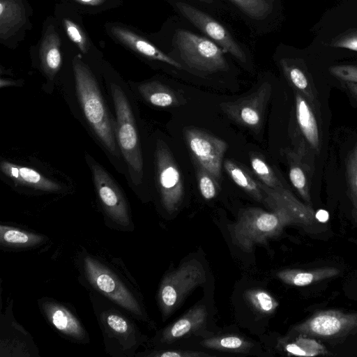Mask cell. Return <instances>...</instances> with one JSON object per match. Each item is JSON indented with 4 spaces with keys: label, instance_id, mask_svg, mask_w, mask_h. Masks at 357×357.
Segmentation results:
<instances>
[{
    "label": "cell",
    "instance_id": "obj_1",
    "mask_svg": "<svg viewBox=\"0 0 357 357\" xmlns=\"http://www.w3.org/2000/svg\"><path fill=\"white\" fill-rule=\"evenodd\" d=\"M258 182L264 195L263 202L271 211L249 207L239 212L231 236L234 243L245 252L278 236L286 226H308L316 219L313 208L301 202L283 185L271 188Z\"/></svg>",
    "mask_w": 357,
    "mask_h": 357
},
{
    "label": "cell",
    "instance_id": "obj_2",
    "mask_svg": "<svg viewBox=\"0 0 357 357\" xmlns=\"http://www.w3.org/2000/svg\"><path fill=\"white\" fill-rule=\"evenodd\" d=\"M154 43L194 75L205 77L233 71L231 56L178 15L167 20Z\"/></svg>",
    "mask_w": 357,
    "mask_h": 357
},
{
    "label": "cell",
    "instance_id": "obj_3",
    "mask_svg": "<svg viewBox=\"0 0 357 357\" xmlns=\"http://www.w3.org/2000/svg\"><path fill=\"white\" fill-rule=\"evenodd\" d=\"M75 265L77 280L88 291L104 296L137 321H149L135 282L120 258L109 260L81 248Z\"/></svg>",
    "mask_w": 357,
    "mask_h": 357
},
{
    "label": "cell",
    "instance_id": "obj_4",
    "mask_svg": "<svg viewBox=\"0 0 357 357\" xmlns=\"http://www.w3.org/2000/svg\"><path fill=\"white\" fill-rule=\"evenodd\" d=\"M89 297L106 353L112 357L135 356L145 340L135 319L98 293L89 291Z\"/></svg>",
    "mask_w": 357,
    "mask_h": 357
},
{
    "label": "cell",
    "instance_id": "obj_5",
    "mask_svg": "<svg viewBox=\"0 0 357 357\" xmlns=\"http://www.w3.org/2000/svg\"><path fill=\"white\" fill-rule=\"evenodd\" d=\"M175 13L208 38L243 68H253L248 47L239 40L213 13L187 0H167Z\"/></svg>",
    "mask_w": 357,
    "mask_h": 357
},
{
    "label": "cell",
    "instance_id": "obj_6",
    "mask_svg": "<svg viewBox=\"0 0 357 357\" xmlns=\"http://www.w3.org/2000/svg\"><path fill=\"white\" fill-rule=\"evenodd\" d=\"M76 90L86 119L104 146L117 154L116 144L107 107L95 78L77 58L73 62Z\"/></svg>",
    "mask_w": 357,
    "mask_h": 357
},
{
    "label": "cell",
    "instance_id": "obj_7",
    "mask_svg": "<svg viewBox=\"0 0 357 357\" xmlns=\"http://www.w3.org/2000/svg\"><path fill=\"white\" fill-rule=\"evenodd\" d=\"M112 91L116 114L119 146L128 164L132 182L138 185L143 176V159L135 119L122 89L112 84Z\"/></svg>",
    "mask_w": 357,
    "mask_h": 357
},
{
    "label": "cell",
    "instance_id": "obj_8",
    "mask_svg": "<svg viewBox=\"0 0 357 357\" xmlns=\"http://www.w3.org/2000/svg\"><path fill=\"white\" fill-rule=\"evenodd\" d=\"M206 281V271L197 259L182 264L162 279L157 294L163 319L170 315L186 296Z\"/></svg>",
    "mask_w": 357,
    "mask_h": 357
},
{
    "label": "cell",
    "instance_id": "obj_9",
    "mask_svg": "<svg viewBox=\"0 0 357 357\" xmlns=\"http://www.w3.org/2000/svg\"><path fill=\"white\" fill-rule=\"evenodd\" d=\"M91 171L107 227L120 231H132L135 226L130 208L120 188L101 166L93 164Z\"/></svg>",
    "mask_w": 357,
    "mask_h": 357
},
{
    "label": "cell",
    "instance_id": "obj_10",
    "mask_svg": "<svg viewBox=\"0 0 357 357\" xmlns=\"http://www.w3.org/2000/svg\"><path fill=\"white\" fill-rule=\"evenodd\" d=\"M155 156L161 203L166 212L172 214L178 209L183 200L182 176L170 150L161 140L157 142Z\"/></svg>",
    "mask_w": 357,
    "mask_h": 357
},
{
    "label": "cell",
    "instance_id": "obj_11",
    "mask_svg": "<svg viewBox=\"0 0 357 357\" xmlns=\"http://www.w3.org/2000/svg\"><path fill=\"white\" fill-rule=\"evenodd\" d=\"M37 303L44 319L61 336L77 344L90 342L85 326L70 305L48 296L41 297Z\"/></svg>",
    "mask_w": 357,
    "mask_h": 357
},
{
    "label": "cell",
    "instance_id": "obj_12",
    "mask_svg": "<svg viewBox=\"0 0 357 357\" xmlns=\"http://www.w3.org/2000/svg\"><path fill=\"white\" fill-rule=\"evenodd\" d=\"M31 334L15 319L13 299L8 297L0 314V357H39Z\"/></svg>",
    "mask_w": 357,
    "mask_h": 357
},
{
    "label": "cell",
    "instance_id": "obj_13",
    "mask_svg": "<svg viewBox=\"0 0 357 357\" xmlns=\"http://www.w3.org/2000/svg\"><path fill=\"white\" fill-rule=\"evenodd\" d=\"M271 89V83L264 81L250 94L236 100L222 102L220 106L224 113L238 125L259 132L263 124Z\"/></svg>",
    "mask_w": 357,
    "mask_h": 357
},
{
    "label": "cell",
    "instance_id": "obj_14",
    "mask_svg": "<svg viewBox=\"0 0 357 357\" xmlns=\"http://www.w3.org/2000/svg\"><path fill=\"white\" fill-rule=\"evenodd\" d=\"M187 145L194 158L220 184L223 156L227 149L224 140L197 128L184 131Z\"/></svg>",
    "mask_w": 357,
    "mask_h": 357
},
{
    "label": "cell",
    "instance_id": "obj_15",
    "mask_svg": "<svg viewBox=\"0 0 357 357\" xmlns=\"http://www.w3.org/2000/svg\"><path fill=\"white\" fill-rule=\"evenodd\" d=\"M356 329L357 313H344L335 310L318 312L294 328L301 335L324 338L340 337Z\"/></svg>",
    "mask_w": 357,
    "mask_h": 357
},
{
    "label": "cell",
    "instance_id": "obj_16",
    "mask_svg": "<svg viewBox=\"0 0 357 357\" xmlns=\"http://www.w3.org/2000/svg\"><path fill=\"white\" fill-rule=\"evenodd\" d=\"M233 7L250 31L264 35L275 28L280 11V0H225Z\"/></svg>",
    "mask_w": 357,
    "mask_h": 357
},
{
    "label": "cell",
    "instance_id": "obj_17",
    "mask_svg": "<svg viewBox=\"0 0 357 357\" xmlns=\"http://www.w3.org/2000/svg\"><path fill=\"white\" fill-rule=\"evenodd\" d=\"M112 32L119 40L145 58L159 63L176 73L192 75L181 63L165 52L153 42L119 26L113 27Z\"/></svg>",
    "mask_w": 357,
    "mask_h": 357
},
{
    "label": "cell",
    "instance_id": "obj_18",
    "mask_svg": "<svg viewBox=\"0 0 357 357\" xmlns=\"http://www.w3.org/2000/svg\"><path fill=\"white\" fill-rule=\"evenodd\" d=\"M274 58L290 85L312 105L317 100V93L302 60L286 54L280 46L278 47Z\"/></svg>",
    "mask_w": 357,
    "mask_h": 357
},
{
    "label": "cell",
    "instance_id": "obj_19",
    "mask_svg": "<svg viewBox=\"0 0 357 357\" xmlns=\"http://www.w3.org/2000/svg\"><path fill=\"white\" fill-rule=\"evenodd\" d=\"M206 317L207 310L204 305L192 307L161 332L159 342L169 344L190 335L206 324Z\"/></svg>",
    "mask_w": 357,
    "mask_h": 357
},
{
    "label": "cell",
    "instance_id": "obj_20",
    "mask_svg": "<svg viewBox=\"0 0 357 357\" xmlns=\"http://www.w3.org/2000/svg\"><path fill=\"white\" fill-rule=\"evenodd\" d=\"M49 242L47 236L20 227L0 225V247L5 251H24L38 248Z\"/></svg>",
    "mask_w": 357,
    "mask_h": 357
},
{
    "label": "cell",
    "instance_id": "obj_21",
    "mask_svg": "<svg viewBox=\"0 0 357 357\" xmlns=\"http://www.w3.org/2000/svg\"><path fill=\"white\" fill-rule=\"evenodd\" d=\"M3 174L14 181L45 192H56L61 186L30 167L20 166L8 161L0 163Z\"/></svg>",
    "mask_w": 357,
    "mask_h": 357
},
{
    "label": "cell",
    "instance_id": "obj_22",
    "mask_svg": "<svg viewBox=\"0 0 357 357\" xmlns=\"http://www.w3.org/2000/svg\"><path fill=\"white\" fill-rule=\"evenodd\" d=\"M295 105L297 123L303 135L312 147L318 149L320 146L319 131L311 104L296 91Z\"/></svg>",
    "mask_w": 357,
    "mask_h": 357
},
{
    "label": "cell",
    "instance_id": "obj_23",
    "mask_svg": "<svg viewBox=\"0 0 357 357\" xmlns=\"http://www.w3.org/2000/svg\"><path fill=\"white\" fill-rule=\"evenodd\" d=\"M138 89L142 97L155 107H172L182 104L179 94L169 86L158 81L142 84Z\"/></svg>",
    "mask_w": 357,
    "mask_h": 357
},
{
    "label": "cell",
    "instance_id": "obj_24",
    "mask_svg": "<svg viewBox=\"0 0 357 357\" xmlns=\"http://www.w3.org/2000/svg\"><path fill=\"white\" fill-rule=\"evenodd\" d=\"M339 270L333 267H324L310 271L285 269L277 273V277L283 282L296 287H304L314 282L336 276Z\"/></svg>",
    "mask_w": 357,
    "mask_h": 357
},
{
    "label": "cell",
    "instance_id": "obj_25",
    "mask_svg": "<svg viewBox=\"0 0 357 357\" xmlns=\"http://www.w3.org/2000/svg\"><path fill=\"white\" fill-rule=\"evenodd\" d=\"M223 166L237 185L255 200L264 202V195L259 182L252 178L243 168L231 160H225Z\"/></svg>",
    "mask_w": 357,
    "mask_h": 357
},
{
    "label": "cell",
    "instance_id": "obj_26",
    "mask_svg": "<svg viewBox=\"0 0 357 357\" xmlns=\"http://www.w3.org/2000/svg\"><path fill=\"white\" fill-rule=\"evenodd\" d=\"M42 66L49 77H53L61 66V54L59 49V38L54 33H48L44 38L41 49Z\"/></svg>",
    "mask_w": 357,
    "mask_h": 357
},
{
    "label": "cell",
    "instance_id": "obj_27",
    "mask_svg": "<svg viewBox=\"0 0 357 357\" xmlns=\"http://www.w3.org/2000/svg\"><path fill=\"white\" fill-rule=\"evenodd\" d=\"M203 347L218 351L231 353L248 352L252 344L244 337L236 335H225L204 340Z\"/></svg>",
    "mask_w": 357,
    "mask_h": 357
},
{
    "label": "cell",
    "instance_id": "obj_28",
    "mask_svg": "<svg viewBox=\"0 0 357 357\" xmlns=\"http://www.w3.org/2000/svg\"><path fill=\"white\" fill-rule=\"evenodd\" d=\"M287 157L290 181L302 198L310 203V196L307 176L301 158L297 153L291 151L287 153Z\"/></svg>",
    "mask_w": 357,
    "mask_h": 357
},
{
    "label": "cell",
    "instance_id": "obj_29",
    "mask_svg": "<svg viewBox=\"0 0 357 357\" xmlns=\"http://www.w3.org/2000/svg\"><path fill=\"white\" fill-rule=\"evenodd\" d=\"M284 350L289 355L296 356H317L328 354L326 347L320 342L305 335L285 344Z\"/></svg>",
    "mask_w": 357,
    "mask_h": 357
},
{
    "label": "cell",
    "instance_id": "obj_30",
    "mask_svg": "<svg viewBox=\"0 0 357 357\" xmlns=\"http://www.w3.org/2000/svg\"><path fill=\"white\" fill-rule=\"evenodd\" d=\"M249 304L262 314H271L278 307V302L266 290L254 288L245 291Z\"/></svg>",
    "mask_w": 357,
    "mask_h": 357
},
{
    "label": "cell",
    "instance_id": "obj_31",
    "mask_svg": "<svg viewBox=\"0 0 357 357\" xmlns=\"http://www.w3.org/2000/svg\"><path fill=\"white\" fill-rule=\"evenodd\" d=\"M21 7L15 0H1L0 28L1 36L17 25L22 20Z\"/></svg>",
    "mask_w": 357,
    "mask_h": 357
},
{
    "label": "cell",
    "instance_id": "obj_32",
    "mask_svg": "<svg viewBox=\"0 0 357 357\" xmlns=\"http://www.w3.org/2000/svg\"><path fill=\"white\" fill-rule=\"evenodd\" d=\"M250 161L254 174L265 185L271 188L282 185L271 166L260 155L250 154Z\"/></svg>",
    "mask_w": 357,
    "mask_h": 357
},
{
    "label": "cell",
    "instance_id": "obj_33",
    "mask_svg": "<svg viewBox=\"0 0 357 357\" xmlns=\"http://www.w3.org/2000/svg\"><path fill=\"white\" fill-rule=\"evenodd\" d=\"M348 193L357 216V142L349 152L346 162Z\"/></svg>",
    "mask_w": 357,
    "mask_h": 357
},
{
    "label": "cell",
    "instance_id": "obj_34",
    "mask_svg": "<svg viewBox=\"0 0 357 357\" xmlns=\"http://www.w3.org/2000/svg\"><path fill=\"white\" fill-rule=\"evenodd\" d=\"M195 164L196 175L199 192L204 199L211 200L216 197L220 190V183L199 164Z\"/></svg>",
    "mask_w": 357,
    "mask_h": 357
},
{
    "label": "cell",
    "instance_id": "obj_35",
    "mask_svg": "<svg viewBox=\"0 0 357 357\" xmlns=\"http://www.w3.org/2000/svg\"><path fill=\"white\" fill-rule=\"evenodd\" d=\"M65 30L69 38L84 53L87 51L86 38L79 27L70 20H63Z\"/></svg>",
    "mask_w": 357,
    "mask_h": 357
},
{
    "label": "cell",
    "instance_id": "obj_36",
    "mask_svg": "<svg viewBox=\"0 0 357 357\" xmlns=\"http://www.w3.org/2000/svg\"><path fill=\"white\" fill-rule=\"evenodd\" d=\"M205 353L197 352L194 351L186 350H155L144 354L137 353L135 356H149V357H206L210 356Z\"/></svg>",
    "mask_w": 357,
    "mask_h": 357
},
{
    "label": "cell",
    "instance_id": "obj_37",
    "mask_svg": "<svg viewBox=\"0 0 357 357\" xmlns=\"http://www.w3.org/2000/svg\"><path fill=\"white\" fill-rule=\"evenodd\" d=\"M329 72L336 78L345 82L357 83V66L337 65L329 68Z\"/></svg>",
    "mask_w": 357,
    "mask_h": 357
},
{
    "label": "cell",
    "instance_id": "obj_38",
    "mask_svg": "<svg viewBox=\"0 0 357 357\" xmlns=\"http://www.w3.org/2000/svg\"><path fill=\"white\" fill-rule=\"evenodd\" d=\"M212 13H221L227 10L226 4L222 0H187Z\"/></svg>",
    "mask_w": 357,
    "mask_h": 357
},
{
    "label": "cell",
    "instance_id": "obj_39",
    "mask_svg": "<svg viewBox=\"0 0 357 357\" xmlns=\"http://www.w3.org/2000/svg\"><path fill=\"white\" fill-rule=\"evenodd\" d=\"M333 45L336 47L357 51V31L349 33L340 36L333 43Z\"/></svg>",
    "mask_w": 357,
    "mask_h": 357
},
{
    "label": "cell",
    "instance_id": "obj_40",
    "mask_svg": "<svg viewBox=\"0 0 357 357\" xmlns=\"http://www.w3.org/2000/svg\"><path fill=\"white\" fill-rule=\"evenodd\" d=\"M315 218L321 222H325L328 219V213L325 211L320 210L317 213H315Z\"/></svg>",
    "mask_w": 357,
    "mask_h": 357
},
{
    "label": "cell",
    "instance_id": "obj_41",
    "mask_svg": "<svg viewBox=\"0 0 357 357\" xmlns=\"http://www.w3.org/2000/svg\"><path fill=\"white\" fill-rule=\"evenodd\" d=\"M79 3L87 6H98L103 3L105 0H76Z\"/></svg>",
    "mask_w": 357,
    "mask_h": 357
},
{
    "label": "cell",
    "instance_id": "obj_42",
    "mask_svg": "<svg viewBox=\"0 0 357 357\" xmlns=\"http://www.w3.org/2000/svg\"><path fill=\"white\" fill-rule=\"evenodd\" d=\"M346 85L349 91L357 98V83L347 82Z\"/></svg>",
    "mask_w": 357,
    "mask_h": 357
}]
</instances>
